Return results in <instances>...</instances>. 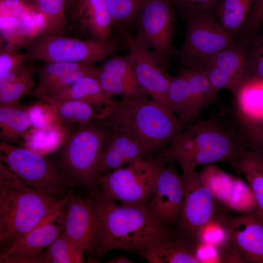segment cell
I'll return each instance as SVG.
<instances>
[{
    "label": "cell",
    "mask_w": 263,
    "mask_h": 263,
    "mask_svg": "<svg viewBox=\"0 0 263 263\" xmlns=\"http://www.w3.org/2000/svg\"><path fill=\"white\" fill-rule=\"evenodd\" d=\"M36 97L50 107L59 123H85L94 119L98 112L94 106L82 101L59 99L47 95Z\"/></svg>",
    "instance_id": "484cf974"
},
{
    "label": "cell",
    "mask_w": 263,
    "mask_h": 263,
    "mask_svg": "<svg viewBox=\"0 0 263 263\" xmlns=\"http://www.w3.org/2000/svg\"><path fill=\"white\" fill-rule=\"evenodd\" d=\"M109 129L96 119L79 124L55 153L54 163L68 184L96 187L98 164Z\"/></svg>",
    "instance_id": "5b68a950"
},
{
    "label": "cell",
    "mask_w": 263,
    "mask_h": 263,
    "mask_svg": "<svg viewBox=\"0 0 263 263\" xmlns=\"http://www.w3.org/2000/svg\"><path fill=\"white\" fill-rule=\"evenodd\" d=\"M0 158L21 181L42 193L55 196L68 184L53 161L30 149L1 140Z\"/></svg>",
    "instance_id": "9c48e42d"
},
{
    "label": "cell",
    "mask_w": 263,
    "mask_h": 263,
    "mask_svg": "<svg viewBox=\"0 0 263 263\" xmlns=\"http://www.w3.org/2000/svg\"><path fill=\"white\" fill-rule=\"evenodd\" d=\"M218 92L203 70L186 68L170 76L169 108L185 125L193 122L203 109L218 102Z\"/></svg>",
    "instance_id": "8fae6325"
},
{
    "label": "cell",
    "mask_w": 263,
    "mask_h": 263,
    "mask_svg": "<svg viewBox=\"0 0 263 263\" xmlns=\"http://www.w3.org/2000/svg\"><path fill=\"white\" fill-rule=\"evenodd\" d=\"M33 0V1H34V0Z\"/></svg>",
    "instance_id": "ee69618b"
},
{
    "label": "cell",
    "mask_w": 263,
    "mask_h": 263,
    "mask_svg": "<svg viewBox=\"0 0 263 263\" xmlns=\"http://www.w3.org/2000/svg\"><path fill=\"white\" fill-rule=\"evenodd\" d=\"M248 44L238 40L209 59L201 69L218 92L226 89L233 94L250 77L247 58Z\"/></svg>",
    "instance_id": "9a60e30c"
},
{
    "label": "cell",
    "mask_w": 263,
    "mask_h": 263,
    "mask_svg": "<svg viewBox=\"0 0 263 263\" xmlns=\"http://www.w3.org/2000/svg\"><path fill=\"white\" fill-rule=\"evenodd\" d=\"M216 215L245 263H263V225L254 211L233 217L219 208Z\"/></svg>",
    "instance_id": "2e32d148"
},
{
    "label": "cell",
    "mask_w": 263,
    "mask_h": 263,
    "mask_svg": "<svg viewBox=\"0 0 263 263\" xmlns=\"http://www.w3.org/2000/svg\"><path fill=\"white\" fill-rule=\"evenodd\" d=\"M183 199L177 234L199 244L203 227L214 216L216 201L208 188L195 170L183 171Z\"/></svg>",
    "instance_id": "7c38bea8"
},
{
    "label": "cell",
    "mask_w": 263,
    "mask_h": 263,
    "mask_svg": "<svg viewBox=\"0 0 263 263\" xmlns=\"http://www.w3.org/2000/svg\"><path fill=\"white\" fill-rule=\"evenodd\" d=\"M231 166L246 178L256 201L255 214L263 225V155L244 147Z\"/></svg>",
    "instance_id": "cb8c5ba5"
},
{
    "label": "cell",
    "mask_w": 263,
    "mask_h": 263,
    "mask_svg": "<svg viewBox=\"0 0 263 263\" xmlns=\"http://www.w3.org/2000/svg\"><path fill=\"white\" fill-rule=\"evenodd\" d=\"M168 161L163 149L154 157L100 175L96 186L99 191L93 195L125 205H146Z\"/></svg>",
    "instance_id": "8992f818"
},
{
    "label": "cell",
    "mask_w": 263,
    "mask_h": 263,
    "mask_svg": "<svg viewBox=\"0 0 263 263\" xmlns=\"http://www.w3.org/2000/svg\"><path fill=\"white\" fill-rule=\"evenodd\" d=\"M28 60L25 52L19 53L14 49L5 46L0 50V77L20 68Z\"/></svg>",
    "instance_id": "60d3db41"
},
{
    "label": "cell",
    "mask_w": 263,
    "mask_h": 263,
    "mask_svg": "<svg viewBox=\"0 0 263 263\" xmlns=\"http://www.w3.org/2000/svg\"><path fill=\"white\" fill-rule=\"evenodd\" d=\"M99 68L95 63H90L76 71L69 73L41 86H36L27 95L36 97L50 95L55 92L69 86L86 76H98Z\"/></svg>",
    "instance_id": "836d02e7"
},
{
    "label": "cell",
    "mask_w": 263,
    "mask_h": 263,
    "mask_svg": "<svg viewBox=\"0 0 263 263\" xmlns=\"http://www.w3.org/2000/svg\"><path fill=\"white\" fill-rule=\"evenodd\" d=\"M28 117L32 127L38 130H44L49 127L50 120L48 114L52 111L47 105L45 107L40 105H34L27 107Z\"/></svg>",
    "instance_id": "b9f144b4"
},
{
    "label": "cell",
    "mask_w": 263,
    "mask_h": 263,
    "mask_svg": "<svg viewBox=\"0 0 263 263\" xmlns=\"http://www.w3.org/2000/svg\"><path fill=\"white\" fill-rule=\"evenodd\" d=\"M149 154L140 142L129 132L115 128L109 129L99 159V176L134 164Z\"/></svg>",
    "instance_id": "d6986e66"
},
{
    "label": "cell",
    "mask_w": 263,
    "mask_h": 263,
    "mask_svg": "<svg viewBox=\"0 0 263 263\" xmlns=\"http://www.w3.org/2000/svg\"><path fill=\"white\" fill-rule=\"evenodd\" d=\"M183 18L186 23L184 41L173 53L186 68L202 69L209 59L238 40L213 16L193 13Z\"/></svg>",
    "instance_id": "ba28073f"
},
{
    "label": "cell",
    "mask_w": 263,
    "mask_h": 263,
    "mask_svg": "<svg viewBox=\"0 0 263 263\" xmlns=\"http://www.w3.org/2000/svg\"><path fill=\"white\" fill-rule=\"evenodd\" d=\"M29 61L93 63L104 60L114 52L116 44L110 39H81L41 32L23 43Z\"/></svg>",
    "instance_id": "52a82bcc"
},
{
    "label": "cell",
    "mask_w": 263,
    "mask_h": 263,
    "mask_svg": "<svg viewBox=\"0 0 263 263\" xmlns=\"http://www.w3.org/2000/svg\"><path fill=\"white\" fill-rule=\"evenodd\" d=\"M238 120L263 123V79L250 77L233 93Z\"/></svg>",
    "instance_id": "603a6c76"
},
{
    "label": "cell",
    "mask_w": 263,
    "mask_h": 263,
    "mask_svg": "<svg viewBox=\"0 0 263 263\" xmlns=\"http://www.w3.org/2000/svg\"><path fill=\"white\" fill-rule=\"evenodd\" d=\"M109 263H132V261L127 259L124 256H120L115 257L110 261H108Z\"/></svg>",
    "instance_id": "7bdbcfd3"
},
{
    "label": "cell",
    "mask_w": 263,
    "mask_h": 263,
    "mask_svg": "<svg viewBox=\"0 0 263 263\" xmlns=\"http://www.w3.org/2000/svg\"><path fill=\"white\" fill-rule=\"evenodd\" d=\"M90 63L44 62L36 67L39 77L36 86H41L69 73L78 70Z\"/></svg>",
    "instance_id": "e575fe53"
},
{
    "label": "cell",
    "mask_w": 263,
    "mask_h": 263,
    "mask_svg": "<svg viewBox=\"0 0 263 263\" xmlns=\"http://www.w3.org/2000/svg\"><path fill=\"white\" fill-rule=\"evenodd\" d=\"M64 225L63 207L1 250L0 263H40L41 252L61 234Z\"/></svg>",
    "instance_id": "5bb4252c"
},
{
    "label": "cell",
    "mask_w": 263,
    "mask_h": 263,
    "mask_svg": "<svg viewBox=\"0 0 263 263\" xmlns=\"http://www.w3.org/2000/svg\"><path fill=\"white\" fill-rule=\"evenodd\" d=\"M43 20L44 31L53 35L65 36L67 23L66 0H34Z\"/></svg>",
    "instance_id": "f546056e"
},
{
    "label": "cell",
    "mask_w": 263,
    "mask_h": 263,
    "mask_svg": "<svg viewBox=\"0 0 263 263\" xmlns=\"http://www.w3.org/2000/svg\"><path fill=\"white\" fill-rule=\"evenodd\" d=\"M118 32L129 49L128 54L139 85L152 100L169 108L170 76L165 73L166 71L153 53L137 43L131 33L128 30Z\"/></svg>",
    "instance_id": "4fadbf2b"
},
{
    "label": "cell",
    "mask_w": 263,
    "mask_h": 263,
    "mask_svg": "<svg viewBox=\"0 0 263 263\" xmlns=\"http://www.w3.org/2000/svg\"><path fill=\"white\" fill-rule=\"evenodd\" d=\"M31 127L27 107H0L2 141L17 143Z\"/></svg>",
    "instance_id": "83f0119b"
},
{
    "label": "cell",
    "mask_w": 263,
    "mask_h": 263,
    "mask_svg": "<svg viewBox=\"0 0 263 263\" xmlns=\"http://www.w3.org/2000/svg\"><path fill=\"white\" fill-rule=\"evenodd\" d=\"M93 196L96 221L92 249L96 258L116 249L140 252L154 240L177 234L159 223L146 205H118Z\"/></svg>",
    "instance_id": "6da1fadb"
},
{
    "label": "cell",
    "mask_w": 263,
    "mask_h": 263,
    "mask_svg": "<svg viewBox=\"0 0 263 263\" xmlns=\"http://www.w3.org/2000/svg\"><path fill=\"white\" fill-rule=\"evenodd\" d=\"M247 58L250 77L263 79V29L249 42Z\"/></svg>",
    "instance_id": "d590c367"
},
{
    "label": "cell",
    "mask_w": 263,
    "mask_h": 263,
    "mask_svg": "<svg viewBox=\"0 0 263 263\" xmlns=\"http://www.w3.org/2000/svg\"><path fill=\"white\" fill-rule=\"evenodd\" d=\"M91 39L106 41L113 29L105 0H66V13Z\"/></svg>",
    "instance_id": "ffe728a7"
},
{
    "label": "cell",
    "mask_w": 263,
    "mask_h": 263,
    "mask_svg": "<svg viewBox=\"0 0 263 263\" xmlns=\"http://www.w3.org/2000/svg\"><path fill=\"white\" fill-rule=\"evenodd\" d=\"M62 199L25 184L0 163V243L1 250L64 207Z\"/></svg>",
    "instance_id": "3957f363"
},
{
    "label": "cell",
    "mask_w": 263,
    "mask_h": 263,
    "mask_svg": "<svg viewBox=\"0 0 263 263\" xmlns=\"http://www.w3.org/2000/svg\"><path fill=\"white\" fill-rule=\"evenodd\" d=\"M198 174L210 189L216 201L227 206L233 188L235 178L213 164L208 165Z\"/></svg>",
    "instance_id": "4dcf8cb0"
},
{
    "label": "cell",
    "mask_w": 263,
    "mask_h": 263,
    "mask_svg": "<svg viewBox=\"0 0 263 263\" xmlns=\"http://www.w3.org/2000/svg\"><path fill=\"white\" fill-rule=\"evenodd\" d=\"M171 0H145L133 36L139 44L150 50L165 71L171 53L175 19Z\"/></svg>",
    "instance_id": "30bf717a"
},
{
    "label": "cell",
    "mask_w": 263,
    "mask_h": 263,
    "mask_svg": "<svg viewBox=\"0 0 263 263\" xmlns=\"http://www.w3.org/2000/svg\"><path fill=\"white\" fill-rule=\"evenodd\" d=\"M98 77L84 76L49 95L59 99L86 102L94 106L99 111L111 105L114 100L104 90Z\"/></svg>",
    "instance_id": "d4e9b609"
},
{
    "label": "cell",
    "mask_w": 263,
    "mask_h": 263,
    "mask_svg": "<svg viewBox=\"0 0 263 263\" xmlns=\"http://www.w3.org/2000/svg\"><path fill=\"white\" fill-rule=\"evenodd\" d=\"M183 193L182 176L173 166L166 165L160 173L155 190L146 205L161 225L167 227L177 226Z\"/></svg>",
    "instance_id": "e0dca14e"
},
{
    "label": "cell",
    "mask_w": 263,
    "mask_h": 263,
    "mask_svg": "<svg viewBox=\"0 0 263 263\" xmlns=\"http://www.w3.org/2000/svg\"><path fill=\"white\" fill-rule=\"evenodd\" d=\"M63 233L82 255L92 249L96 227L94 198L75 195L70 190L64 207Z\"/></svg>",
    "instance_id": "ac0fdd59"
},
{
    "label": "cell",
    "mask_w": 263,
    "mask_h": 263,
    "mask_svg": "<svg viewBox=\"0 0 263 263\" xmlns=\"http://www.w3.org/2000/svg\"><path fill=\"white\" fill-rule=\"evenodd\" d=\"M36 74V67L31 63H25L14 81L0 91V107H21V98L37 85L35 80Z\"/></svg>",
    "instance_id": "f1b7e54d"
},
{
    "label": "cell",
    "mask_w": 263,
    "mask_h": 263,
    "mask_svg": "<svg viewBox=\"0 0 263 263\" xmlns=\"http://www.w3.org/2000/svg\"><path fill=\"white\" fill-rule=\"evenodd\" d=\"M263 24V0H255L238 38L248 44Z\"/></svg>",
    "instance_id": "f35d334b"
},
{
    "label": "cell",
    "mask_w": 263,
    "mask_h": 263,
    "mask_svg": "<svg viewBox=\"0 0 263 263\" xmlns=\"http://www.w3.org/2000/svg\"><path fill=\"white\" fill-rule=\"evenodd\" d=\"M174 113L148 96L123 97L99 111L94 119L108 129L129 132L150 154L168 146L183 131V125Z\"/></svg>",
    "instance_id": "7a4b0ae2"
},
{
    "label": "cell",
    "mask_w": 263,
    "mask_h": 263,
    "mask_svg": "<svg viewBox=\"0 0 263 263\" xmlns=\"http://www.w3.org/2000/svg\"><path fill=\"white\" fill-rule=\"evenodd\" d=\"M244 147L237 132L210 118L195 121L164 150L169 161L176 162L183 171H188L219 161L232 165Z\"/></svg>",
    "instance_id": "277c9868"
},
{
    "label": "cell",
    "mask_w": 263,
    "mask_h": 263,
    "mask_svg": "<svg viewBox=\"0 0 263 263\" xmlns=\"http://www.w3.org/2000/svg\"><path fill=\"white\" fill-rule=\"evenodd\" d=\"M99 68L98 79L104 90L111 96H148L138 83L129 54L112 56Z\"/></svg>",
    "instance_id": "44dd1931"
},
{
    "label": "cell",
    "mask_w": 263,
    "mask_h": 263,
    "mask_svg": "<svg viewBox=\"0 0 263 263\" xmlns=\"http://www.w3.org/2000/svg\"><path fill=\"white\" fill-rule=\"evenodd\" d=\"M216 212L213 218L202 228L198 238L199 244H207L217 246L226 239V232Z\"/></svg>",
    "instance_id": "ab89813d"
},
{
    "label": "cell",
    "mask_w": 263,
    "mask_h": 263,
    "mask_svg": "<svg viewBox=\"0 0 263 263\" xmlns=\"http://www.w3.org/2000/svg\"><path fill=\"white\" fill-rule=\"evenodd\" d=\"M255 0H222L215 17L222 26L237 38Z\"/></svg>",
    "instance_id": "4316f807"
},
{
    "label": "cell",
    "mask_w": 263,
    "mask_h": 263,
    "mask_svg": "<svg viewBox=\"0 0 263 263\" xmlns=\"http://www.w3.org/2000/svg\"><path fill=\"white\" fill-rule=\"evenodd\" d=\"M182 17L190 14L202 13L215 17L222 0H171Z\"/></svg>",
    "instance_id": "74e56055"
},
{
    "label": "cell",
    "mask_w": 263,
    "mask_h": 263,
    "mask_svg": "<svg viewBox=\"0 0 263 263\" xmlns=\"http://www.w3.org/2000/svg\"><path fill=\"white\" fill-rule=\"evenodd\" d=\"M238 122V133L244 147L263 155V123Z\"/></svg>",
    "instance_id": "8d00e7d4"
},
{
    "label": "cell",
    "mask_w": 263,
    "mask_h": 263,
    "mask_svg": "<svg viewBox=\"0 0 263 263\" xmlns=\"http://www.w3.org/2000/svg\"><path fill=\"white\" fill-rule=\"evenodd\" d=\"M198 246L177 234L154 240L139 253L150 263H201L196 254Z\"/></svg>",
    "instance_id": "7402d4cb"
},
{
    "label": "cell",
    "mask_w": 263,
    "mask_h": 263,
    "mask_svg": "<svg viewBox=\"0 0 263 263\" xmlns=\"http://www.w3.org/2000/svg\"><path fill=\"white\" fill-rule=\"evenodd\" d=\"M41 263H82V254L62 233L40 254Z\"/></svg>",
    "instance_id": "d6a6232c"
},
{
    "label": "cell",
    "mask_w": 263,
    "mask_h": 263,
    "mask_svg": "<svg viewBox=\"0 0 263 263\" xmlns=\"http://www.w3.org/2000/svg\"><path fill=\"white\" fill-rule=\"evenodd\" d=\"M112 19L113 27L120 30L135 23L145 0H105Z\"/></svg>",
    "instance_id": "1f68e13d"
}]
</instances>
